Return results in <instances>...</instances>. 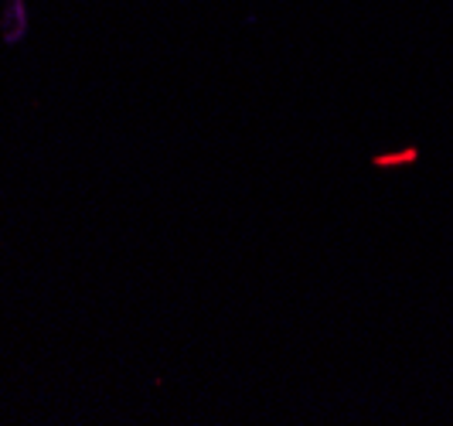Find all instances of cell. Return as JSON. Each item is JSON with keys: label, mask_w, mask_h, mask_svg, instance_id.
Instances as JSON below:
<instances>
[{"label": "cell", "mask_w": 453, "mask_h": 426, "mask_svg": "<svg viewBox=\"0 0 453 426\" xmlns=\"http://www.w3.org/2000/svg\"><path fill=\"white\" fill-rule=\"evenodd\" d=\"M412 160H416V147H409L403 154H379L375 167H395V164H412Z\"/></svg>", "instance_id": "cell-1"}]
</instances>
